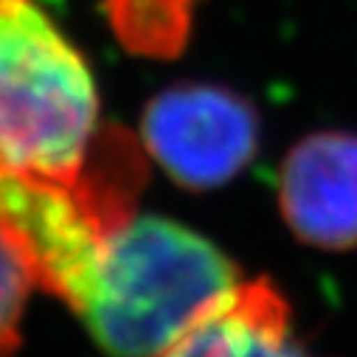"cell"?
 Returning <instances> with one entry per match:
<instances>
[{"instance_id": "1", "label": "cell", "mask_w": 357, "mask_h": 357, "mask_svg": "<svg viewBox=\"0 0 357 357\" xmlns=\"http://www.w3.org/2000/svg\"><path fill=\"white\" fill-rule=\"evenodd\" d=\"M113 127L99 121L93 70L40 0H0V163L79 183Z\"/></svg>"}, {"instance_id": "2", "label": "cell", "mask_w": 357, "mask_h": 357, "mask_svg": "<svg viewBox=\"0 0 357 357\" xmlns=\"http://www.w3.org/2000/svg\"><path fill=\"white\" fill-rule=\"evenodd\" d=\"M141 186V146L119 127L96 169L79 183L0 163V239L15 250L34 284L82 318L96 301L119 231L135 217Z\"/></svg>"}, {"instance_id": "3", "label": "cell", "mask_w": 357, "mask_h": 357, "mask_svg": "<svg viewBox=\"0 0 357 357\" xmlns=\"http://www.w3.org/2000/svg\"><path fill=\"white\" fill-rule=\"evenodd\" d=\"M236 284V267L200 234L163 217H132L82 321L113 357H158Z\"/></svg>"}, {"instance_id": "4", "label": "cell", "mask_w": 357, "mask_h": 357, "mask_svg": "<svg viewBox=\"0 0 357 357\" xmlns=\"http://www.w3.org/2000/svg\"><path fill=\"white\" fill-rule=\"evenodd\" d=\"M141 144L181 186L217 189L256 155L259 116L231 87L181 82L144 107Z\"/></svg>"}, {"instance_id": "5", "label": "cell", "mask_w": 357, "mask_h": 357, "mask_svg": "<svg viewBox=\"0 0 357 357\" xmlns=\"http://www.w3.org/2000/svg\"><path fill=\"white\" fill-rule=\"evenodd\" d=\"M279 206L307 245L357 248V135L326 130L301 138L282 163Z\"/></svg>"}, {"instance_id": "6", "label": "cell", "mask_w": 357, "mask_h": 357, "mask_svg": "<svg viewBox=\"0 0 357 357\" xmlns=\"http://www.w3.org/2000/svg\"><path fill=\"white\" fill-rule=\"evenodd\" d=\"M158 357H310V351L293 337L287 304L271 284L239 282Z\"/></svg>"}, {"instance_id": "7", "label": "cell", "mask_w": 357, "mask_h": 357, "mask_svg": "<svg viewBox=\"0 0 357 357\" xmlns=\"http://www.w3.org/2000/svg\"><path fill=\"white\" fill-rule=\"evenodd\" d=\"M116 37L138 56H174L192 34L195 0H107Z\"/></svg>"}, {"instance_id": "8", "label": "cell", "mask_w": 357, "mask_h": 357, "mask_svg": "<svg viewBox=\"0 0 357 357\" xmlns=\"http://www.w3.org/2000/svg\"><path fill=\"white\" fill-rule=\"evenodd\" d=\"M31 276L15 250L0 239V357L15 351L20 340V318L29 301Z\"/></svg>"}]
</instances>
